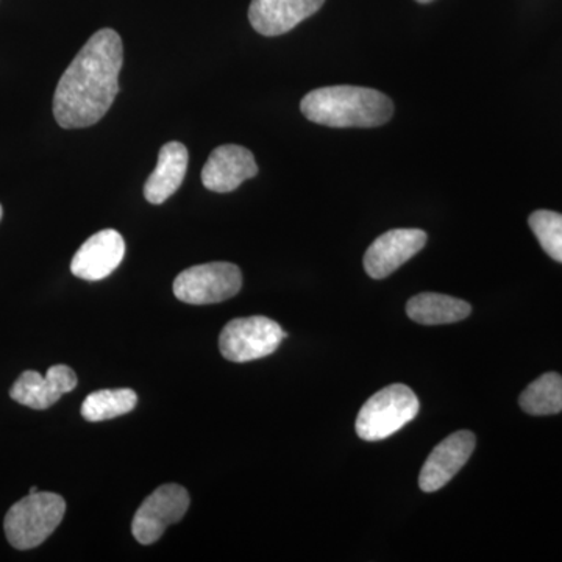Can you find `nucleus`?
I'll return each instance as SVG.
<instances>
[{"label": "nucleus", "mask_w": 562, "mask_h": 562, "mask_svg": "<svg viewBox=\"0 0 562 562\" xmlns=\"http://www.w3.org/2000/svg\"><path fill=\"white\" fill-rule=\"evenodd\" d=\"M188 158L190 155L187 147L177 140H171L161 147L157 168L144 184V198L147 202L161 205L176 194L187 176Z\"/></svg>", "instance_id": "nucleus-14"}, {"label": "nucleus", "mask_w": 562, "mask_h": 562, "mask_svg": "<svg viewBox=\"0 0 562 562\" xmlns=\"http://www.w3.org/2000/svg\"><path fill=\"white\" fill-rule=\"evenodd\" d=\"M124 49L120 33L95 32L58 81L54 116L61 128H85L98 124L120 92Z\"/></svg>", "instance_id": "nucleus-1"}, {"label": "nucleus", "mask_w": 562, "mask_h": 562, "mask_svg": "<svg viewBox=\"0 0 562 562\" xmlns=\"http://www.w3.org/2000/svg\"><path fill=\"white\" fill-rule=\"evenodd\" d=\"M416 2H419V3H430V2H432V0H416Z\"/></svg>", "instance_id": "nucleus-20"}, {"label": "nucleus", "mask_w": 562, "mask_h": 562, "mask_svg": "<svg viewBox=\"0 0 562 562\" xmlns=\"http://www.w3.org/2000/svg\"><path fill=\"white\" fill-rule=\"evenodd\" d=\"M520 408L530 416H552L562 412V376L543 373L520 395Z\"/></svg>", "instance_id": "nucleus-16"}, {"label": "nucleus", "mask_w": 562, "mask_h": 562, "mask_svg": "<svg viewBox=\"0 0 562 562\" xmlns=\"http://www.w3.org/2000/svg\"><path fill=\"white\" fill-rule=\"evenodd\" d=\"M475 442V435L472 431L461 430L438 443L422 468L420 490L428 494L442 490L472 457Z\"/></svg>", "instance_id": "nucleus-9"}, {"label": "nucleus", "mask_w": 562, "mask_h": 562, "mask_svg": "<svg viewBox=\"0 0 562 562\" xmlns=\"http://www.w3.org/2000/svg\"><path fill=\"white\" fill-rule=\"evenodd\" d=\"M2 214H3L2 205H0V221H2Z\"/></svg>", "instance_id": "nucleus-21"}, {"label": "nucleus", "mask_w": 562, "mask_h": 562, "mask_svg": "<svg viewBox=\"0 0 562 562\" xmlns=\"http://www.w3.org/2000/svg\"><path fill=\"white\" fill-rule=\"evenodd\" d=\"M325 0H251L249 21L262 36H280L308 20Z\"/></svg>", "instance_id": "nucleus-13"}, {"label": "nucleus", "mask_w": 562, "mask_h": 562, "mask_svg": "<svg viewBox=\"0 0 562 562\" xmlns=\"http://www.w3.org/2000/svg\"><path fill=\"white\" fill-rule=\"evenodd\" d=\"M77 375L69 366H52L46 376L36 371L22 373L10 391V397L32 409H47L63 394L76 390Z\"/></svg>", "instance_id": "nucleus-12"}, {"label": "nucleus", "mask_w": 562, "mask_h": 562, "mask_svg": "<svg viewBox=\"0 0 562 562\" xmlns=\"http://www.w3.org/2000/svg\"><path fill=\"white\" fill-rule=\"evenodd\" d=\"M528 224L546 254L554 261L562 262V214L547 210L535 211Z\"/></svg>", "instance_id": "nucleus-18"}, {"label": "nucleus", "mask_w": 562, "mask_h": 562, "mask_svg": "<svg viewBox=\"0 0 562 562\" xmlns=\"http://www.w3.org/2000/svg\"><path fill=\"white\" fill-rule=\"evenodd\" d=\"M190 508V494L180 484H162L139 506L133 517V538L151 546L165 535L169 525L180 522Z\"/></svg>", "instance_id": "nucleus-7"}, {"label": "nucleus", "mask_w": 562, "mask_h": 562, "mask_svg": "<svg viewBox=\"0 0 562 562\" xmlns=\"http://www.w3.org/2000/svg\"><path fill=\"white\" fill-rule=\"evenodd\" d=\"M65 513L66 502L61 495L38 491L11 506L3 530L14 549H35L57 530Z\"/></svg>", "instance_id": "nucleus-3"}, {"label": "nucleus", "mask_w": 562, "mask_h": 562, "mask_svg": "<svg viewBox=\"0 0 562 562\" xmlns=\"http://www.w3.org/2000/svg\"><path fill=\"white\" fill-rule=\"evenodd\" d=\"M286 336L283 328L269 317H239L225 325L220 336V349L228 361L261 360L279 349Z\"/></svg>", "instance_id": "nucleus-6"}, {"label": "nucleus", "mask_w": 562, "mask_h": 562, "mask_svg": "<svg viewBox=\"0 0 562 562\" xmlns=\"http://www.w3.org/2000/svg\"><path fill=\"white\" fill-rule=\"evenodd\" d=\"M38 491H40L38 487L32 486L31 492H29V494H35V492H38Z\"/></svg>", "instance_id": "nucleus-19"}, {"label": "nucleus", "mask_w": 562, "mask_h": 562, "mask_svg": "<svg viewBox=\"0 0 562 562\" xmlns=\"http://www.w3.org/2000/svg\"><path fill=\"white\" fill-rule=\"evenodd\" d=\"M243 286V273L232 262L192 266L173 280V294L190 305H211L235 297Z\"/></svg>", "instance_id": "nucleus-5"}, {"label": "nucleus", "mask_w": 562, "mask_h": 562, "mask_svg": "<svg viewBox=\"0 0 562 562\" xmlns=\"http://www.w3.org/2000/svg\"><path fill=\"white\" fill-rule=\"evenodd\" d=\"M301 110L306 120L336 128L380 127L394 114V105L383 92L350 85L308 92Z\"/></svg>", "instance_id": "nucleus-2"}, {"label": "nucleus", "mask_w": 562, "mask_h": 562, "mask_svg": "<svg viewBox=\"0 0 562 562\" xmlns=\"http://www.w3.org/2000/svg\"><path fill=\"white\" fill-rule=\"evenodd\" d=\"M125 257V241L120 232L106 228L87 239L70 261L77 279L101 281L111 276Z\"/></svg>", "instance_id": "nucleus-10"}, {"label": "nucleus", "mask_w": 562, "mask_h": 562, "mask_svg": "<svg viewBox=\"0 0 562 562\" xmlns=\"http://www.w3.org/2000/svg\"><path fill=\"white\" fill-rule=\"evenodd\" d=\"M427 244V233L419 228H395L375 239L364 255V269L369 277L383 280L397 271Z\"/></svg>", "instance_id": "nucleus-8"}, {"label": "nucleus", "mask_w": 562, "mask_h": 562, "mask_svg": "<svg viewBox=\"0 0 562 562\" xmlns=\"http://www.w3.org/2000/svg\"><path fill=\"white\" fill-rule=\"evenodd\" d=\"M258 165L254 154L243 146L225 144L211 151L209 161L203 166L202 183L213 192L235 191L244 181L254 179Z\"/></svg>", "instance_id": "nucleus-11"}, {"label": "nucleus", "mask_w": 562, "mask_h": 562, "mask_svg": "<svg viewBox=\"0 0 562 562\" xmlns=\"http://www.w3.org/2000/svg\"><path fill=\"white\" fill-rule=\"evenodd\" d=\"M419 409V398L412 387L391 384L362 405L355 424L357 435L362 441H383L416 419Z\"/></svg>", "instance_id": "nucleus-4"}, {"label": "nucleus", "mask_w": 562, "mask_h": 562, "mask_svg": "<svg viewBox=\"0 0 562 562\" xmlns=\"http://www.w3.org/2000/svg\"><path fill=\"white\" fill-rule=\"evenodd\" d=\"M471 312L472 306L468 302L436 292L414 295L406 305L409 319L422 325L454 324L464 321Z\"/></svg>", "instance_id": "nucleus-15"}, {"label": "nucleus", "mask_w": 562, "mask_h": 562, "mask_svg": "<svg viewBox=\"0 0 562 562\" xmlns=\"http://www.w3.org/2000/svg\"><path fill=\"white\" fill-rule=\"evenodd\" d=\"M138 395L133 390H102L92 392L81 405V416L88 422H103L133 412Z\"/></svg>", "instance_id": "nucleus-17"}]
</instances>
